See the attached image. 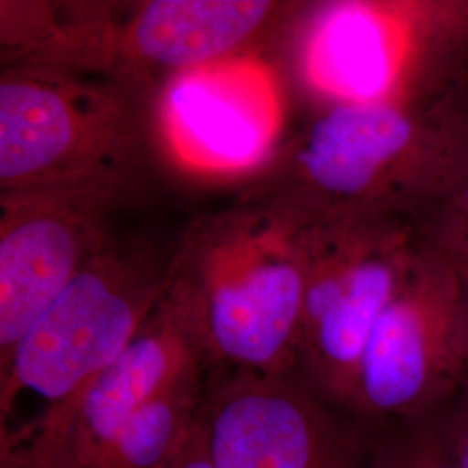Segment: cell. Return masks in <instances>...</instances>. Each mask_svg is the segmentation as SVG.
Instances as JSON below:
<instances>
[{"mask_svg":"<svg viewBox=\"0 0 468 468\" xmlns=\"http://www.w3.org/2000/svg\"><path fill=\"white\" fill-rule=\"evenodd\" d=\"M170 468H214V463L208 456V448H207L203 415H201L200 423L197 425L191 439L187 441L185 450L177 456V460Z\"/></svg>","mask_w":468,"mask_h":468,"instance_id":"20","label":"cell"},{"mask_svg":"<svg viewBox=\"0 0 468 468\" xmlns=\"http://www.w3.org/2000/svg\"><path fill=\"white\" fill-rule=\"evenodd\" d=\"M172 255L113 236L0 367V423L21 392L58 404L110 367L164 301Z\"/></svg>","mask_w":468,"mask_h":468,"instance_id":"6","label":"cell"},{"mask_svg":"<svg viewBox=\"0 0 468 468\" xmlns=\"http://www.w3.org/2000/svg\"><path fill=\"white\" fill-rule=\"evenodd\" d=\"M283 112L276 73L255 56L238 54L160 85L154 127L185 172L251 177L282 143Z\"/></svg>","mask_w":468,"mask_h":468,"instance_id":"9","label":"cell"},{"mask_svg":"<svg viewBox=\"0 0 468 468\" xmlns=\"http://www.w3.org/2000/svg\"><path fill=\"white\" fill-rule=\"evenodd\" d=\"M282 11L262 0H151L120 16L118 75L153 90L170 77L238 56ZM156 92V90H153Z\"/></svg>","mask_w":468,"mask_h":468,"instance_id":"12","label":"cell"},{"mask_svg":"<svg viewBox=\"0 0 468 468\" xmlns=\"http://www.w3.org/2000/svg\"><path fill=\"white\" fill-rule=\"evenodd\" d=\"M153 90L113 73L4 67L0 195L131 200L150 160Z\"/></svg>","mask_w":468,"mask_h":468,"instance_id":"3","label":"cell"},{"mask_svg":"<svg viewBox=\"0 0 468 468\" xmlns=\"http://www.w3.org/2000/svg\"><path fill=\"white\" fill-rule=\"evenodd\" d=\"M203 425L214 468H368L380 434L292 375H212Z\"/></svg>","mask_w":468,"mask_h":468,"instance_id":"8","label":"cell"},{"mask_svg":"<svg viewBox=\"0 0 468 468\" xmlns=\"http://www.w3.org/2000/svg\"><path fill=\"white\" fill-rule=\"evenodd\" d=\"M301 220L261 201L198 218L168 271V301L214 375H290L299 361Z\"/></svg>","mask_w":468,"mask_h":468,"instance_id":"1","label":"cell"},{"mask_svg":"<svg viewBox=\"0 0 468 468\" xmlns=\"http://www.w3.org/2000/svg\"><path fill=\"white\" fill-rule=\"evenodd\" d=\"M446 137L444 185L435 212H444L468 224V89L448 110Z\"/></svg>","mask_w":468,"mask_h":468,"instance_id":"16","label":"cell"},{"mask_svg":"<svg viewBox=\"0 0 468 468\" xmlns=\"http://www.w3.org/2000/svg\"><path fill=\"white\" fill-rule=\"evenodd\" d=\"M446 425L458 468H468V387L446 413Z\"/></svg>","mask_w":468,"mask_h":468,"instance_id":"19","label":"cell"},{"mask_svg":"<svg viewBox=\"0 0 468 468\" xmlns=\"http://www.w3.org/2000/svg\"><path fill=\"white\" fill-rule=\"evenodd\" d=\"M200 371L141 408L92 468H170L200 423L208 394Z\"/></svg>","mask_w":468,"mask_h":468,"instance_id":"14","label":"cell"},{"mask_svg":"<svg viewBox=\"0 0 468 468\" xmlns=\"http://www.w3.org/2000/svg\"><path fill=\"white\" fill-rule=\"evenodd\" d=\"M467 387V297L421 231L419 250L369 334L354 415L377 429L417 425L450 411Z\"/></svg>","mask_w":468,"mask_h":468,"instance_id":"7","label":"cell"},{"mask_svg":"<svg viewBox=\"0 0 468 468\" xmlns=\"http://www.w3.org/2000/svg\"><path fill=\"white\" fill-rule=\"evenodd\" d=\"M122 203L87 193L0 195V367L35 319L115 236Z\"/></svg>","mask_w":468,"mask_h":468,"instance_id":"10","label":"cell"},{"mask_svg":"<svg viewBox=\"0 0 468 468\" xmlns=\"http://www.w3.org/2000/svg\"><path fill=\"white\" fill-rule=\"evenodd\" d=\"M420 220L368 216L301 226L299 361L324 401L354 415L369 334L419 250Z\"/></svg>","mask_w":468,"mask_h":468,"instance_id":"5","label":"cell"},{"mask_svg":"<svg viewBox=\"0 0 468 468\" xmlns=\"http://www.w3.org/2000/svg\"><path fill=\"white\" fill-rule=\"evenodd\" d=\"M446 413L417 425L396 427L388 434L380 431L368 468H458Z\"/></svg>","mask_w":468,"mask_h":468,"instance_id":"15","label":"cell"},{"mask_svg":"<svg viewBox=\"0 0 468 468\" xmlns=\"http://www.w3.org/2000/svg\"><path fill=\"white\" fill-rule=\"evenodd\" d=\"M425 238L452 266L468 301V224L444 212L420 222Z\"/></svg>","mask_w":468,"mask_h":468,"instance_id":"18","label":"cell"},{"mask_svg":"<svg viewBox=\"0 0 468 468\" xmlns=\"http://www.w3.org/2000/svg\"><path fill=\"white\" fill-rule=\"evenodd\" d=\"M0 468H79L61 439L25 431L0 437Z\"/></svg>","mask_w":468,"mask_h":468,"instance_id":"17","label":"cell"},{"mask_svg":"<svg viewBox=\"0 0 468 468\" xmlns=\"http://www.w3.org/2000/svg\"><path fill=\"white\" fill-rule=\"evenodd\" d=\"M0 5L4 67L118 75V7L5 0Z\"/></svg>","mask_w":468,"mask_h":468,"instance_id":"13","label":"cell"},{"mask_svg":"<svg viewBox=\"0 0 468 468\" xmlns=\"http://www.w3.org/2000/svg\"><path fill=\"white\" fill-rule=\"evenodd\" d=\"M448 110L431 117L388 104L321 106L280 143L239 198L303 224L368 216L421 222L441 201Z\"/></svg>","mask_w":468,"mask_h":468,"instance_id":"2","label":"cell"},{"mask_svg":"<svg viewBox=\"0 0 468 468\" xmlns=\"http://www.w3.org/2000/svg\"><path fill=\"white\" fill-rule=\"evenodd\" d=\"M200 371L210 373L200 346L181 313L164 297L110 367L73 398L56 404L67 417L79 468L94 467L134 413Z\"/></svg>","mask_w":468,"mask_h":468,"instance_id":"11","label":"cell"},{"mask_svg":"<svg viewBox=\"0 0 468 468\" xmlns=\"http://www.w3.org/2000/svg\"><path fill=\"white\" fill-rule=\"evenodd\" d=\"M299 71L323 106L441 115L468 89V0L316 5L302 28Z\"/></svg>","mask_w":468,"mask_h":468,"instance_id":"4","label":"cell"}]
</instances>
